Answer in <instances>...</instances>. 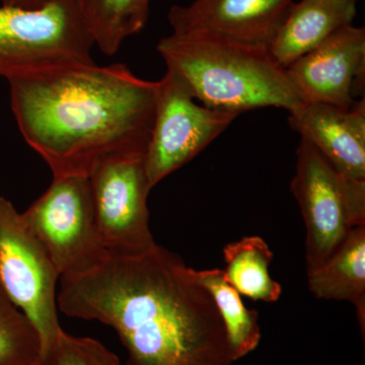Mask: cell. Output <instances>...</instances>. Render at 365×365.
<instances>
[{"mask_svg":"<svg viewBox=\"0 0 365 365\" xmlns=\"http://www.w3.org/2000/svg\"><path fill=\"white\" fill-rule=\"evenodd\" d=\"M95 46L108 56L127 38L140 32L150 16V0H76Z\"/></svg>","mask_w":365,"mask_h":365,"instance_id":"2e32d148","label":"cell"},{"mask_svg":"<svg viewBox=\"0 0 365 365\" xmlns=\"http://www.w3.org/2000/svg\"><path fill=\"white\" fill-rule=\"evenodd\" d=\"M289 123L344 176L365 181V102L349 109L302 104L289 114Z\"/></svg>","mask_w":365,"mask_h":365,"instance_id":"7c38bea8","label":"cell"},{"mask_svg":"<svg viewBox=\"0 0 365 365\" xmlns=\"http://www.w3.org/2000/svg\"><path fill=\"white\" fill-rule=\"evenodd\" d=\"M157 49L167 69L210 109L240 115L275 107L290 114L302 106L287 71L268 49L205 33H173Z\"/></svg>","mask_w":365,"mask_h":365,"instance_id":"3957f363","label":"cell"},{"mask_svg":"<svg viewBox=\"0 0 365 365\" xmlns=\"http://www.w3.org/2000/svg\"><path fill=\"white\" fill-rule=\"evenodd\" d=\"M101 244L108 254L135 257L157 247L150 227L145 155L106 158L88 176Z\"/></svg>","mask_w":365,"mask_h":365,"instance_id":"ba28073f","label":"cell"},{"mask_svg":"<svg viewBox=\"0 0 365 365\" xmlns=\"http://www.w3.org/2000/svg\"><path fill=\"white\" fill-rule=\"evenodd\" d=\"M59 280L58 271L21 213L0 196V282L37 329L42 356L62 329L56 295Z\"/></svg>","mask_w":365,"mask_h":365,"instance_id":"52a82bcc","label":"cell"},{"mask_svg":"<svg viewBox=\"0 0 365 365\" xmlns=\"http://www.w3.org/2000/svg\"><path fill=\"white\" fill-rule=\"evenodd\" d=\"M356 4L357 0H295L269 51L287 68L332 34L353 25Z\"/></svg>","mask_w":365,"mask_h":365,"instance_id":"4fadbf2b","label":"cell"},{"mask_svg":"<svg viewBox=\"0 0 365 365\" xmlns=\"http://www.w3.org/2000/svg\"><path fill=\"white\" fill-rule=\"evenodd\" d=\"M21 216L60 277L83 272L107 255L98 237L88 177L53 178Z\"/></svg>","mask_w":365,"mask_h":365,"instance_id":"8992f818","label":"cell"},{"mask_svg":"<svg viewBox=\"0 0 365 365\" xmlns=\"http://www.w3.org/2000/svg\"><path fill=\"white\" fill-rule=\"evenodd\" d=\"M227 267L225 279L240 294L255 302H275L282 294V287L273 280L269 265L274 255L260 237H245L230 242L223 249Z\"/></svg>","mask_w":365,"mask_h":365,"instance_id":"9a60e30c","label":"cell"},{"mask_svg":"<svg viewBox=\"0 0 365 365\" xmlns=\"http://www.w3.org/2000/svg\"><path fill=\"white\" fill-rule=\"evenodd\" d=\"M38 365H122L117 355L91 338L78 337L60 330L52 347Z\"/></svg>","mask_w":365,"mask_h":365,"instance_id":"d6986e66","label":"cell"},{"mask_svg":"<svg viewBox=\"0 0 365 365\" xmlns=\"http://www.w3.org/2000/svg\"><path fill=\"white\" fill-rule=\"evenodd\" d=\"M178 255L163 247L135 257L106 255L60 277L57 307L114 329L127 365H232L215 300Z\"/></svg>","mask_w":365,"mask_h":365,"instance_id":"6da1fadb","label":"cell"},{"mask_svg":"<svg viewBox=\"0 0 365 365\" xmlns=\"http://www.w3.org/2000/svg\"><path fill=\"white\" fill-rule=\"evenodd\" d=\"M307 280L309 290L318 299L354 304L364 337L365 225L353 228L326 263L307 273Z\"/></svg>","mask_w":365,"mask_h":365,"instance_id":"5bb4252c","label":"cell"},{"mask_svg":"<svg viewBox=\"0 0 365 365\" xmlns=\"http://www.w3.org/2000/svg\"><path fill=\"white\" fill-rule=\"evenodd\" d=\"M93 46L76 0H54L34 9L0 6V76L7 81L95 63Z\"/></svg>","mask_w":365,"mask_h":365,"instance_id":"277c9868","label":"cell"},{"mask_svg":"<svg viewBox=\"0 0 365 365\" xmlns=\"http://www.w3.org/2000/svg\"><path fill=\"white\" fill-rule=\"evenodd\" d=\"M302 104L349 109L365 72V30L346 26L285 68Z\"/></svg>","mask_w":365,"mask_h":365,"instance_id":"30bf717a","label":"cell"},{"mask_svg":"<svg viewBox=\"0 0 365 365\" xmlns=\"http://www.w3.org/2000/svg\"><path fill=\"white\" fill-rule=\"evenodd\" d=\"M237 116L199 105L186 81L167 69L158 81L155 122L145 153L150 188L205 150Z\"/></svg>","mask_w":365,"mask_h":365,"instance_id":"9c48e42d","label":"cell"},{"mask_svg":"<svg viewBox=\"0 0 365 365\" xmlns=\"http://www.w3.org/2000/svg\"><path fill=\"white\" fill-rule=\"evenodd\" d=\"M2 6L20 7V9H34L54 1V0H1Z\"/></svg>","mask_w":365,"mask_h":365,"instance_id":"ffe728a7","label":"cell"},{"mask_svg":"<svg viewBox=\"0 0 365 365\" xmlns=\"http://www.w3.org/2000/svg\"><path fill=\"white\" fill-rule=\"evenodd\" d=\"M11 104L26 143L53 178L88 177L115 155H145L158 81L125 64L57 67L9 79Z\"/></svg>","mask_w":365,"mask_h":365,"instance_id":"7a4b0ae2","label":"cell"},{"mask_svg":"<svg viewBox=\"0 0 365 365\" xmlns=\"http://www.w3.org/2000/svg\"><path fill=\"white\" fill-rule=\"evenodd\" d=\"M307 228V272L326 263L353 228L365 225V181L344 176L306 139L290 186Z\"/></svg>","mask_w":365,"mask_h":365,"instance_id":"5b68a950","label":"cell"},{"mask_svg":"<svg viewBox=\"0 0 365 365\" xmlns=\"http://www.w3.org/2000/svg\"><path fill=\"white\" fill-rule=\"evenodd\" d=\"M294 1L194 0L170 7L168 21L174 34H210L269 50Z\"/></svg>","mask_w":365,"mask_h":365,"instance_id":"8fae6325","label":"cell"},{"mask_svg":"<svg viewBox=\"0 0 365 365\" xmlns=\"http://www.w3.org/2000/svg\"><path fill=\"white\" fill-rule=\"evenodd\" d=\"M41 356L37 329L0 282V365H38Z\"/></svg>","mask_w":365,"mask_h":365,"instance_id":"ac0fdd59","label":"cell"},{"mask_svg":"<svg viewBox=\"0 0 365 365\" xmlns=\"http://www.w3.org/2000/svg\"><path fill=\"white\" fill-rule=\"evenodd\" d=\"M191 272L215 300L235 361L256 350L262 337L258 312L245 307L239 292L225 279L222 269L198 271L192 268Z\"/></svg>","mask_w":365,"mask_h":365,"instance_id":"e0dca14e","label":"cell"}]
</instances>
